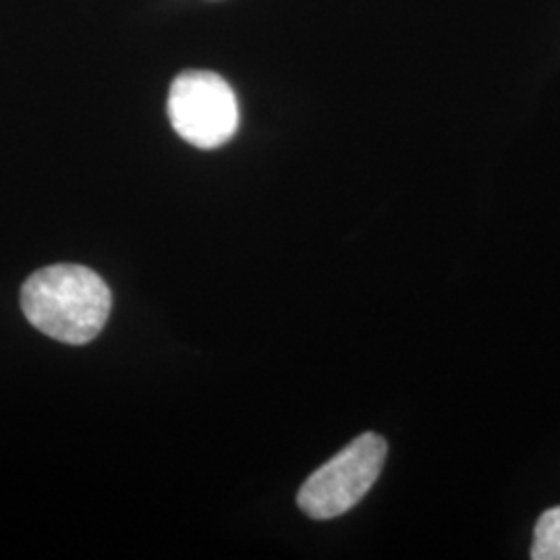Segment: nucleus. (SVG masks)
I'll return each instance as SVG.
<instances>
[{"label": "nucleus", "instance_id": "1", "mask_svg": "<svg viewBox=\"0 0 560 560\" xmlns=\"http://www.w3.org/2000/svg\"><path fill=\"white\" fill-rule=\"evenodd\" d=\"M113 295L104 280L85 266L57 264L42 268L21 289V310L46 337L85 345L106 326Z\"/></svg>", "mask_w": 560, "mask_h": 560}, {"label": "nucleus", "instance_id": "2", "mask_svg": "<svg viewBox=\"0 0 560 560\" xmlns=\"http://www.w3.org/2000/svg\"><path fill=\"white\" fill-rule=\"evenodd\" d=\"M386 453V441L378 434L358 436L301 486V511L318 521L335 520L351 511L381 478Z\"/></svg>", "mask_w": 560, "mask_h": 560}, {"label": "nucleus", "instance_id": "3", "mask_svg": "<svg viewBox=\"0 0 560 560\" xmlns=\"http://www.w3.org/2000/svg\"><path fill=\"white\" fill-rule=\"evenodd\" d=\"M168 119L183 140L214 150L240 129V104L233 88L212 71H187L168 92Z\"/></svg>", "mask_w": 560, "mask_h": 560}, {"label": "nucleus", "instance_id": "4", "mask_svg": "<svg viewBox=\"0 0 560 560\" xmlns=\"http://www.w3.org/2000/svg\"><path fill=\"white\" fill-rule=\"evenodd\" d=\"M532 559L560 560V506L548 509L536 523Z\"/></svg>", "mask_w": 560, "mask_h": 560}]
</instances>
